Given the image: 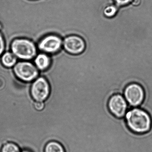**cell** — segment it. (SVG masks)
Here are the masks:
<instances>
[{
    "label": "cell",
    "instance_id": "cell-1",
    "mask_svg": "<svg viewBox=\"0 0 152 152\" xmlns=\"http://www.w3.org/2000/svg\"><path fill=\"white\" fill-rule=\"evenodd\" d=\"M124 118L128 128L133 133L143 134L151 130L152 126L151 115L146 111L140 107L130 108Z\"/></svg>",
    "mask_w": 152,
    "mask_h": 152
},
{
    "label": "cell",
    "instance_id": "cell-2",
    "mask_svg": "<svg viewBox=\"0 0 152 152\" xmlns=\"http://www.w3.org/2000/svg\"><path fill=\"white\" fill-rule=\"evenodd\" d=\"M10 51L18 59L31 61L39 53L37 45L26 38H17L11 42Z\"/></svg>",
    "mask_w": 152,
    "mask_h": 152
},
{
    "label": "cell",
    "instance_id": "cell-3",
    "mask_svg": "<svg viewBox=\"0 0 152 152\" xmlns=\"http://www.w3.org/2000/svg\"><path fill=\"white\" fill-rule=\"evenodd\" d=\"M13 70L16 77L26 83L32 82L39 76L40 71L32 61H18Z\"/></svg>",
    "mask_w": 152,
    "mask_h": 152
},
{
    "label": "cell",
    "instance_id": "cell-4",
    "mask_svg": "<svg viewBox=\"0 0 152 152\" xmlns=\"http://www.w3.org/2000/svg\"><path fill=\"white\" fill-rule=\"evenodd\" d=\"M123 96L130 108L139 107L144 102L145 93L144 88L140 84L132 83L125 87Z\"/></svg>",
    "mask_w": 152,
    "mask_h": 152
},
{
    "label": "cell",
    "instance_id": "cell-5",
    "mask_svg": "<svg viewBox=\"0 0 152 152\" xmlns=\"http://www.w3.org/2000/svg\"><path fill=\"white\" fill-rule=\"evenodd\" d=\"M63 46V39L56 34H49L42 38L37 43L38 51L49 55L58 53L62 50Z\"/></svg>",
    "mask_w": 152,
    "mask_h": 152
},
{
    "label": "cell",
    "instance_id": "cell-6",
    "mask_svg": "<svg viewBox=\"0 0 152 152\" xmlns=\"http://www.w3.org/2000/svg\"><path fill=\"white\" fill-rule=\"evenodd\" d=\"M50 87L48 80L39 76L32 83L31 93L35 101L44 102L49 96Z\"/></svg>",
    "mask_w": 152,
    "mask_h": 152
},
{
    "label": "cell",
    "instance_id": "cell-7",
    "mask_svg": "<svg viewBox=\"0 0 152 152\" xmlns=\"http://www.w3.org/2000/svg\"><path fill=\"white\" fill-rule=\"evenodd\" d=\"M107 107L111 113L119 119L124 118L129 108L127 101L121 94H115L110 97Z\"/></svg>",
    "mask_w": 152,
    "mask_h": 152
},
{
    "label": "cell",
    "instance_id": "cell-8",
    "mask_svg": "<svg viewBox=\"0 0 152 152\" xmlns=\"http://www.w3.org/2000/svg\"><path fill=\"white\" fill-rule=\"evenodd\" d=\"M63 47L64 50L68 54L78 55L85 50L86 44L84 40L76 35L66 36L63 41Z\"/></svg>",
    "mask_w": 152,
    "mask_h": 152
},
{
    "label": "cell",
    "instance_id": "cell-9",
    "mask_svg": "<svg viewBox=\"0 0 152 152\" xmlns=\"http://www.w3.org/2000/svg\"><path fill=\"white\" fill-rule=\"evenodd\" d=\"M34 64L40 72L46 71L51 65V57L46 53L39 52L34 59Z\"/></svg>",
    "mask_w": 152,
    "mask_h": 152
},
{
    "label": "cell",
    "instance_id": "cell-10",
    "mask_svg": "<svg viewBox=\"0 0 152 152\" xmlns=\"http://www.w3.org/2000/svg\"><path fill=\"white\" fill-rule=\"evenodd\" d=\"M1 58L2 64L7 68H12L18 62V58L11 51L4 52Z\"/></svg>",
    "mask_w": 152,
    "mask_h": 152
},
{
    "label": "cell",
    "instance_id": "cell-11",
    "mask_svg": "<svg viewBox=\"0 0 152 152\" xmlns=\"http://www.w3.org/2000/svg\"><path fill=\"white\" fill-rule=\"evenodd\" d=\"M44 152H66L62 144L56 141H50L45 146Z\"/></svg>",
    "mask_w": 152,
    "mask_h": 152
},
{
    "label": "cell",
    "instance_id": "cell-12",
    "mask_svg": "<svg viewBox=\"0 0 152 152\" xmlns=\"http://www.w3.org/2000/svg\"><path fill=\"white\" fill-rule=\"evenodd\" d=\"M22 149L14 142H7L1 148V152H21Z\"/></svg>",
    "mask_w": 152,
    "mask_h": 152
},
{
    "label": "cell",
    "instance_id": "cell-13",
    "mask_svg": "<svg viewBox=\"0 0 152 152\" xmlns=\"http://www.w3.org/2000/svg\"><path fill=\"white\" fill-rule=\"evenodd\" d=\"M118 11L117 7L114 5L108 6L104 9V15L106 17L110 18L113 17L115 15Z\"/></svg>",
    "mask_w": 152,
    "mask_h": 152
},
{
    "label": "cell",
    "instance_id": "cell-14",
    "mask_svg": "<svg viewBox=\"0 0 152 152\" xmlns=\"http://www.w3.org/2000/svg\"><path fill=\"white\" fill-rule=\"evenodd\" d=\"M6 50V43L2 33L0 31V57L2 56Z\"/></svg>",
    "mask_w": 152,
    "mask_h": 152
},
{
    "label": "cell",
    "instance_id": "cell-15",
    "mask_svg": "<svg viewBox=\"0 0 152 152\" xmlns=\"http://www.w3.org/2000/svg\"><path fill=\"white\" fill-rule=\"evenodd\" d=\"M45 106H46L45 101L44 102L35 101L34 103V107L37 111H42L45 108Z\"/></svg>",
    "mask_w": 152,
    "mask_h": 152
},
{
    "label": "cell",
    "instance_id": "cell-16",
    "mask_svg": "<svg viewBox=\"0 0 152 152\" xmlns=\"http://www.w3.org/2000/svg\"><path fill=\"white\" fill-rule=\"evenodd\" d=\"M114 1L117 6H121V7L126 6L133 1V0H114Z\"/></svg>",
    "mask_w": 152,
    "mask_h": 152
},
{
    "label": "cell",
    "instance_id": "cell-17",
    "mask_svg": "<svg viewBox=\"0 0 152 152\" xmlns=\"http://www.w3.org/2000/svg\"><path fill=\"white\" fill-rule=\"evenodd\" d=\"M140 0H133L132 1V3L134 5H138L140 4Z\"/></svg>",
    "mask_w": 152,
    "mask_h": 152
},
{
    "label": "cell",
    "instance_id": "cell-18",
    "mask_svg": "<svg viewBox=\"0 0 152 152\" xmlns=\"http://www.w3.org/2000/svg\"><path fill=\"white\" fill-rule=\"evenodd\" d=\"M21 152H32L31 151V150H29V149H23V150H22V151H21Z\"/></svg>",
    "mask_w": 152,
    "mask_h": 152
},
{
    "label": "cell",
    "instance_id": "cell-19",
    "mask_svg": "<svg viewBox=\"0 0 152 152\" xmlns=\"http://www.w3.org/2000/svg\"><path fill=\"white\" fill-rule=\"evenodd\" d=\"M2 31V27L1 26V24H0V31L1 32Z\"/></svg>",
    "mask_w": 152,
    "mask_h": 152
}]
</instances>
